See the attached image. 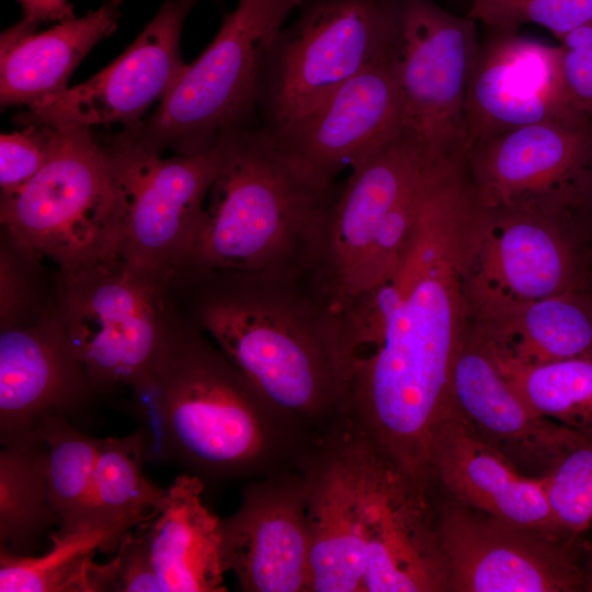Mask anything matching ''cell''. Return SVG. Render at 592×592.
I'll use <instances>...</instances> for the list:
<instances>
[{"label": "cell", "instance_id": "cb8c5ba5", "mask_svg": "<svg viewBox=\"0 0 592 592\" xmlns=\"http://www.w3.org/2000/svg\"><path fill=\"white\" fill-rule=\"evenodd\" d=\"M468 328L490 351L519 363L592 360V293L469 309Z\"/></svg>", "mask_w": 592, "mask_h": 592}, {"label": "cell", "instance_id": "9c48e42d", "mask_svg": "<svg viewBox=\"0 0 592 592\" xmlns=\"http://www.w3.org/2000/svg\"><path fill=\"white\" fill-rule=\"evenodd\" d=\"M116 186L112 251L130 264L174 282L183 271L205 200L220 170L226 137L194 155H162L117 135L103 139Z\"/></svg>", "mask_w": 592, "mask_h": 592}, {"label": "cell", "instance_id": "ba28073f", "mask_svg": "<svg viewBox=\"0 0 592 592\" xmlns=\"http://www.w3.org/2000/svg\"><path fill=\"white\" fill-rule=\"evenodd\" d=\"M270 49L259 86L260 125L275 133L391 54L397 0H306Z\"/></svg>", "mask_w": 592, "mask_h": 592}, {"label": "cell", "instance_id": "ffe728a7", "mask_svg": "<svg viewBox=\"0 0 592 592\" xmlns=\"http://www.w3.org/2000/svg\"><path fill=\"white\" fill-rule=\"evenodd\" d=\"M465 116L467 151L483 138L524 125L587 118L573 110L567 96L559 46L509 31H492L479 44Z\"/></svg>", "mask_w": 592, "mask_h": 592}, {"label": "cell", "instance_id": "ac0fdd59", "mask_svg": "<svg viewBox=\"0 0 592 592\" xmlns=\"http://www.w3.org/2000/svg\"><path fill=\"white\" fill-rule=\"evenodd\" d=\"M433 161L408 132L351 168L332 204L318 280L343 311L357 295L372 248L395 207L422 181Z\"/></svg>", "mask_w": 592, "mask_h": 592}, {"label": "cell", "instance_id": "7c38bea8", "mask_svg": "<svg viewBox=\"0 0 592 592\" xmlns=\"http://www.w3.org/2000/svg\"><path fill=\"white\" fill-rule=\"evenodd\" d=\"M580 232L567 212L480 208L465 274L468 310L589 288Z\"/></svg>", "mask_w": 592, "mask_h": 592}, {"label": "cell", "instance_id": "8992f818", "mask_svg": "<svg viewBox=\"0 0 592 592\" xmlns=\"http://www.w3.org/2000/svg\"><path fill=\"white\" fill-rule=\"evenodd\" d=\"M55 309L101 391L132 386L158 361L182 312L175 283L110 250L57 270Z\"/></svg>", "mask_w": 592, "mask_h": 592}, {"label": "cell", "instance_id": "e575fe53", "mask_svg": "<svg viewBox=\"0 0 592 592\" xmlns=\"http://www.w3.org/2000/svg\"><path fill=\"white\" fill-rule=\"evenodd\" d=\"M128 411L137 423L147 463L172 465L163 394L155 365L132 386Z\"/></svg>", "mask_w": 592, "mask_h": 592}, {"label": "cell", "instance_id": "f35d334b", "mask_svg": "<svg viewBox=\"0 0 592 592\" xmlns=\"http://www.w3.org/2000/svg\"><path fill=\"white\" fill-rule=\"evenodd\" d=\"M570 213L583 231L592 230V164L577 192Z\"/></svg>", "mask_w": 592, "mask_h": 592}, {"label": "cell", "instance_id": "f1b7e54d", "mask_svg": "<svg viewBox=\"0 0 592 592\" xmlns=\"http://www.w3.org/2000/svg\"><path fill=\"white\" fill-rule=\"evenodd\" d=\"M46 454L48 500L60 519L54 534L67 535L91 522L93 474L100 439L66 418H50L39 430Z\"/></svg>", "mask_w": 592, "mask_h": 592}, {"label": "cell", "instance_id": "f546056e", "mask_svg": "<svg viewBox=\"0 0 592 592\" xmlns=\"http://www.w3.org/2000/svg\"><path fill=\"white\" fill-rule=\"evenodd\" d=\"M145 451L136 430L123 437L100 439L92 491L91 521L114 522L135 514L160 513L168 491L143 471Z\"/></svg>", "mask_w": 592, "mask_h": 592}, {"label": "cell", "instance_id": "30bf717a", "mask_svg": "<svg viewBox=\"0 0 592 592\" xmlns=\"http://www.w3.org/2000/svg\"><path fill=\"white\" fill-rule=\"evenodd\" d=\"M476 22L434 0H397L390 60L403 107V127L436 162H464L465 103L478 53Z\"/></svg>", "mask_w": 592, "mask_h": 592}, {"label": "cell", "instance_id": "277c9868", "mask_svg": "<svg viewBox=\"0 0 592 592\" xmlns=\"http://www.w3.org/2000/svg\"><path fill=\"white\" fill-rule=\"evenodd\" d=\"M339 190L338 183L320 186L300 173L261 125L226 136L224 160L180 275L318 273Z\"/></svg>", "mask_w": 592, "mask_h": 592}, {"label": "cell", "instance_id": "e0dca14e", "mask_svg": "<svg viewBox=\"0 0 592 592\" xmlns=\"http://www.w3.org/2000/svg\"><path fill=\"white\" fill-rule=\"evenodd\" d=\"M390 55L345 81L283 129L266 130L283 156L311 182L337 184L345 168L402 130V100Z\"/></svg>", "mask_w": 592, "mask_h": 592}, {"label": "cell", "instance_id": "d590c367", "mask_svg": "<svg viewBox=\"0 0 592 592\" xmlns=\"http://www.w3.org/2000/svg\"><path fill=\"white\" fill-rule=\"evenodd\" d=\"M52 126L27 124L0 136V194L14 191L32 179L49 155Z\"/></svg>", "mask_w": 592, "mask_h": 592}, {"label": "cell", "instance_id": "5b68a950", "mask_svg": "<svg viewBox=\"0 0 592 592\" xmlns=\"http://www.w3.org/2000/svg\"><path fill=\"white\" fill-rule=\"evenodd\" d=\"M305 1L239 0L156 111L117 135L156 153L194 155L260 125L259 86L266 56L288 16Z\"/></svg>", "mask_w": 592, "mask_h": 592}, {"label": "cell", "instance_id": "7a4b0ae2", "mask_svg": "<svg viewBox=\"0 0 592 592\" xmlns=\"http://www.w3.org/2000/svg\"><path fill=\"white\" fill-rule=\"evenodd\" d=\"M175 286L193 320L308 439L350 422L358 356L316 273L196 271Z\"/></svg>", "mask_w": 592, "mask_h": 592}, {"label": "cell", "instance_id": "4dcf8cb0", "mask_svg": "<svg viewBox=\"0 0 592 592\" xmlns=\"http://www.w3.org/2000/svg\"><path fill=\"white\" fill-rule=\"evenodd\" d=\"M43 259L1 234L0 329L33 323L55 307L57 278L46 285Z\"/></svg>", "mask_w": 592, "mask_h": 592}, {"label": "cell", "instance_id": "9a60e30c", "mask_svg": "<svg viewBox=\"0 0 592 592\" xmlns=\"http://www.w3.org/2000/svg\"><path fill=\"white\" fill-rule=\"evenodd\" d=\"M198 0H167L138 37L111 65L89 80L34 103L16 117L22 125L129 128L161 101L186 64L181 33Z\"/></svg>", "mask_w": 592, "mask_h": 592}, {"label": "cell", "instance_id": "d6a6232c", "mask_svg": "<svg viewBox=\"0 0 592 592\" xmlns=\"http://www.w3.org/2000/svg\"><path fill=\"white\" fill-rule=\"evenodd\" d=\"M467 16L492 31L536 24L560 41L592 21V0H470Z\"/></svg>", "mask_w": 592, "mask_h": 592}, {"label": "cell", "instance_id": "1f68e13d", "mask_svg": "<svg viewBox=\"0 0 592 592\" xmlns=\"http://www.w3.org/2000/svg\"><path fill=\"white\" fill-rule=\"evenodd\" d=\"M540 478L558 532L580 540L592 530V439L580 437Z\"/></svg>", "mask_w": 592, "mask_h": 592}, {"label": "cell", "instance_id": "836d02e7", "mask_svg": "<svg viewBox=\"0 0 592 592\" xmlns=\"http://www.w3.org/2000/svg\"><path fill=\"white\" fill-rule=\"evenodd\" d=\"M115 553L107 563H90V592H163L138 527L123 536Z\"/></svg>", "mask_w": 592, "mask_h": 592}, {"label": "cell", "instance_id": "4fadbf2b", "mask_svg": "<svg viewBox=\"0 0 592 592\" xmlns=\"http://www.w3.org/2000/svg\"><path fill=\"white\" fill-rule=\"evenodd\" d=\"M354 533L363 592H445L431 489L361 440L354 455Z\"/></svg>", "mask_w": 592, "mask_h": 592}, {"label": "cell", "instance_id": "4316f807", "mask_svg": "<svg viewBox=\"0 0 592 592\" xmlns=\"http://www.w3.org/2000/svg\"><path fill=\"white\" fill-rule=\"evenodd\" d=\"M60 519L47 492L46 454L42 439L0 452V549L32 556Z\"/></svg>", "mask_w": 592, "mask_h": 592}, {"label": "cell", "instance_id": "7402d4cb", "mask_svg": "<svg viewBox=\"0 0 592 592\" xmlns=\"http://www.w3.org/2000/svg\"><path fill=\"white\" fill-rule=\"evenodd\" d=\"M429 470L439 492L465 505L563 537L555 525L542 478L522 473L458 415L436 432Z\"/></svg>", "mask_w": 592, "mask_h": 592}, {"label": "cell", "instance_id": "6da1fadb", "mask_svg": "<svg viewBox=\"0 0 592 592\" xmlns=\"http://www.w3.org/2000/svg\"><path fill=\"white\" fill-rule=\"evenodd\" d=\"M479 214L464 178L429 179L396 271L362 298L374 343L356 363L350 423L425 487L433 439L458 415L452 378L468 326L465 274Z\"/></svg>", "mask_w": 592, "mask_h": 592}, {"label": "cell", "instance_id": "52a82bcc", "mask_svg": "<svg viewBox=\"0 0 592 592\" xmlns=\"http://www.w3.org/2000/svg\"><path fill=\"white\" fill-rule=\"evenodd\" d=\"M111 159L89 127L52 126L49 155L19 189L0 194L1 234L69 270L111 250L116 232Z\"/></svg>", "mask_w": 592, "mask_h": 592}, {"label": "cell", "instance_id": "603a6c76", "mask_svg": "<svg viewBox=\"0 0 592 592\" xmlns=\"http://www.w3.org/2000/svg\"><path fill=\"white\" fill-rule=\"evenodd\" d=\"M122 0H109L80 18L36 32L24 19L0 37L1 106H26L65 91L84 56L118 25Z\"/></svg>", "mask_w": 592, "mask_h": 592}, {"label": "cell", "instance_id": "484cf974", "mask_svg": "<svg viewBox=\"0 0 592 592\" xmlns=\"http://www.w3.org/2000/svg\"><path fill=\"white\" fill-rule=\"evenodd\" d=\"M158 514H135L114 522L91 521L62 536L50 533L52 548L41 556L0 549V591L90 592L88 568L95 553L116 551L128 531Z\"/></svg>", "mask_w": 592, "mask_h": 592}, {"label": "cell", "instance_id": "8fae6325", "mask_svg": "<svg viewBox=\"0 0 592 592\" xmlns=\"http://www.w3.org/2000/svg\"><path fill=\"white\" fill-rule=\"evenodd\" d=\"M445 592L585 591L584 544L523 527L433 489Z\"/></svg>", "mask_w": 592, "mask_h": 592}, {"label": "cell", "instance_id": "d6986e66", "mask_svg": "<svg viewBox=\"0 0 592 592\" xmlns=\"http://www.w3.org/2000/svg\"><path fill=\"white\" fill-rule=\"evenodd\" d=\"M101 391L69 343L55 307L0 329V442L37 440L50 418L79 420Z\"/></svg>", "mask_w": 592, "mask_h": 592}, {"label": "cell", "instance_id": "44dd1931", "mask_svg": "<svg viewBox=\"0 0 592 592\" xmlns=\"http://www.w3.org/2000/svg\"><path fill=\"white\" fill-rule=\"evenodd\" d=\"M458 417L522 473L544 476L582 433L535 413L467 330L452 378Z\"/></svg>", "mask_w": 592, "mask_h": 592}, {"label": "cell", "instance_id": "d4e9b609", "mask_svg": "<svg viewBox=\"0 0 592 592\" xmlns=\"http://www.w3.org/2000/svg\"><path fill=\"white\" fill-rule=\"evenodd\" d=\"M168 503L138 525L163 592H225L220 519L202 501L204 481L179 475Z\"/></svg>", "mask_w": 592, "mask_h": 592}, {"label": "cell", "instance_id": "ab89813d", "mask_svg": "<svg viewBox=\"0 0 592 592\" xmlns=\"http://www.w3.org/2000/svg\"><path fill=\"white\" fill-rule=\"evenodd\" d=\"M583 571L585 591H592V545L584 544Z\"/></svg>", "mask_w": 592, "mask_h": 592}, {"label": "cell", "instance_id": "2e32d148", "mask_svg": "<svg viewBox=\"0 0 592 592\" xmlns=\"http://www.w3.org/2000/svg\"><path fill=\"white\" fill-rule=\"evenodd\" d=\"M305 467V466H304ZM220 555L244 592H310L312 531L304 468L248 481L220 519Z\"/></svg>", "mask_w": 592, "mask_h": 592}, {"label": "cell", "instance_id": "3957f363", "mask_svg": "<svg viewBox=\"0 0 592 592\" xmlns=\"http://www.w3.org/2000/svg\"><path fill=\"white\" fill-rule=\"evenodd\" d=\"M155 368L172 465L204 482L301 469L317 445L276 411L184 307Z\"/></svg>", "mask_w": 592, "mask_h": 592}, {"label": "cell", "instance_id": "5bb4252c", "mask_svg": "<svg viewBox=\"0 0 592 592\" xmlns=\"http://www.w3.org/2000/svg\"><path fill=\"white\" fill-rule=\"evenodd\" d=\"M592 164V119L524 125L475 143L466 172L483 210L568 212Z\"/></svg>", "mask_w": 592, "mask_h": 592}, {"label": "cell", "instance_id": "83f0119b", "mask_svg": "<svg viewBox=\"0 0 592 592\" xmlns=\"http://www.w3.org/2000/svg\"><path fill=\"white\" fill-rule=\"evenodd\" d=\"M486 349L535 413L592 439V360L524 364Z\"/></svg>", "mask_w": 592, "mask_h": 592}, {"label": "cell", "instance_id": "74e56055", "mask_svg": "<svg viewBox=\"0 0 592 592\" xmlns=\"http://www.w3.org/2000/svg\"><path fill=\"white\" fill-rule=\"evenodd\" d=\"M21 5L22 19L39 25L46 22H65L75 19L69 0H16Z\"/></svg>", "mask_w": 592, "mask_h": 592}, {"label": "cell", "instance_id": "8d00e7d4", "mask_svg": "<svg viewBox=\"0 0 592 592\" xmlns=\"http://www.w3.org/2000/svg\"><path fill=\"white\" fill-rule=\"evenodd\" d=\"M560 68L573 110L592 119V21L560 39Z\"/></svg>", "mask_w": 592, "mask_h": 592}]
</instances>
